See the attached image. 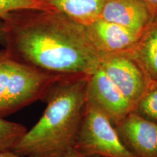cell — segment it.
Returning <instances> with one entry per match:
<instances>
[{
    "instance_id": "cell-1",
    "label": "cell",
    "mask_w": 157,
    "mask_h": 157,
    "mask_svg": "<svg viewBox=\"0 0 157 157\" xmlns=\"http://www.w3.org/2000/svg\"><path fill=\"white\" fill-rule=\"evenodd\" d=\"M3 45L31 66L60 76L90 75L101 57L85 27L56 10H22L2 20Z\"/></svg>"
},
{
    "instance_id": "cell-2",
    "label": "cell",
    "mask_w": 157,
    "mask_h": 157,
    "mask_svg": "<svg viewBox=\"0 0 157 157\" xmlns=\"http://www.w3.org/2000/svg\"><path fill=\"white\" fill-rule=\"evenodd\" d=\"M66 76L51 86L46 107L37 122L21 137L13 151L34 157H66L74 148L85 109L88 76Z\"/></svg>"
},
{
    "instance_id": "cell-3",
    "label": "cell",
    "mask_w": 157,
    "mask_h": 157,
    "mask_svg": "<svg viewBox=\"0 0 157 157\" xmlns=\"http://www.w3.org/2000/svg\"><path fill=\"white\" fill-rule=\"evenodd\" d=\"M66 76L43 71L25 63L5 48L0 50V117L43 101L54 83Z\"/></svg>"
},
{
    "instance_id": "cell-4",
    "label": "cell",
    "mask_w": 157,
    "mask_h": 157,
    "mask_svg": "<svg viewBox=\"0 0 157 157\" xmlns=\"http://www.w3.org/2000/svg\"><path fill=\"white\" fill-rule=\"evenodd\" d=\"M74 149L92 157H135L121 142L112 122L86 105Z\"/></svg>"
},
{
    "instance_id": "cell-5",
    "label": "cell",
    "mask_w": 157,
    "mask_h": 157,
    "mask_svg": "<svg viewBox=\"0 0 157 157\" xmlns=\"http://www.w3.org/2000/svg\"><path fill=\"white\" fill-rule=\"evenodd\" d=\"M85 105L103 113L114 126L134 111L135 108L109 79L100 66L88 76Z\"/></svg>"
},
{
    "instance_id": "cell-6",
    "label": "cell",
    "mask_w": 157,
    "mask_h": 157,
    "mask_svg": "<svg viewBox=\"0 0 157 157\" xmlns=\"http://www.w3.org/2000/svg\"><path fill=\"white\" fill-rule=\"evenodd\" d=\"M99 66L122 95L136 106L151 81L131 55L122 52L103 56Z\"/></svg>"
},
{
    "instance_id": "cell-7",
    "label": "cell",
    "mask_w": 157,
    "mask_h": 157,
    "mask_svg": "<svg viewBox=\"0 0 157 157\" xmlns=\"http://www.w3.org/2000/svg\"><path fill=\"white\" fill-rule=\"evenodd\" d=\"M115 127L121 142L135 157H157V123L133 111Z\"/></svg>"
},
{
    "instance_id": "cell-8",
    "label": "cell",
    "mask_w": 157,
    "mask_h": 157,
    "mask_svg": "<svg viewBox=\"0 0 157 157\" xmlns=\"http://www.w3.org/2000/svg\"><path fill=\"white\" fill-rule=\"evenodd\" d=\"M84 27L90 42L101 58L108 55L129 52L140 36L121 25L101 18Z\"/></svg>"
},
{
    "instance_id": "cell-9",
    "label": "cell",
    "mask_w": 157,
    "mask_h": 157,
    "mask_svg": "<svg viewBox=\"0 0 157 157\" xmlns=\"http://www.w3.org/2000/svg\"><path fill=\"white\" fill-rule=\"evenodd\" d=\"M155 14L144 0H106L99 18L141 35Z\"/></svg>"
},
{
    "instance_id": "cell-10",
    "label": "cell",
    "mask_w": 157,
    "mask_h": 157,
    "mask_svg": "<svg viewBox=\"0 0 157 157\" xmlns=\"http://www.w3.org/2000/svg\"><path fill=\"white\" fill-rule=\"evenodd\" d=\"M151 82H157V14L128 52Z\"/></svg>"
},
{
    "instance_id": "cell-11",
    "label": "cell",
    "mask_w": 157,
    "mask_h": 157,
    "mask_svg": "<svg viewBox=\"0 0 157 157\" xmlns=\"http://www.w3.org/2000/svg\"><path fill=\"white\" fill-rule=\"evenodd\" d=\"M78 24L87 26L98 20L106 0H41Z\"/></svg>"
},
{
    "instance_id": "cell-12",
    "label": "cell",
    "mask_w": 157,
    "mask_h": 157,
    "mask_svg": "<svg viewBox=\"0 0 157 157\" xmlns=\"http://www.w3.org/2000/svg\"><path fill=\"white\" fill-rule=\"evenodd\" d=\"M27 128L21 124L0 117V150H13Z\"/></svg>"
},
{
    "instance_id": "cell-13",
    "label": "cell",
    "mask_w": 157,
    "mask_h": 157,
    "mask_svg": "<svg viewBox=\"0 0 157 157\" xmlns=\"http://www.w3.org/2000/svg\"><path fill=\"white\" fill-rule=\"evenodd\" d=\"M137 113L157 123V82H151L134 110Z\"/></svg>"
},
{
    "instance_id": "cell-14",
    "label": "cell",
    "mask_w": 157,
    "mask_h": 157,
    "mask_svg": "<svg viewBox=\"0 0 157 157\" xmlns=\"http://www.w3.org/2000/svg\"><path fill=\"white\" fill-rule=\"evenodd\" d=\"M52 9L41 0H0V20L2 21L10 13L22 10Z\"/></svg>"
},
{
    "instance_id": "cell-15",
    "label": "cell",
    "mask_w": 157,
    "mask_h": 157,
    "mask_svg": "<svg viewBox=\"0 0 157 157\" xmlns=\"http://www.w3.org/2000/svg\"><path fill=\"white\" fill-rule=\"evenodd\" d=\"M0 157H34L29 156H22L17 154L12 150H0Z\"/></svg>"
},
{
    "instance_id": "cell-16",
    "label": "cell",
    "mask_w": 157,
    "mask_h": 157,
    "mask_svg": "<svg viewBox=\"0 0 157 157\" xmlns=\"http://www.w3.org/2000/svg\"><path fill=\"white\" fill-rule=\"evenodd\" d=\"M66 157H92V156H86V155L82 154L81 153L77 151L74 148L73 150H72L67 155V156Z\"/></svg>"
},
{
    "instance_id": "cell-17",
    "label": "cell",
    "mask_w": 157,
    "mask_h": 157,
    "mask_svg": "<svg viewBox=\"0 0 157 157\" xmlns=\"http://www.w3.org/2000/svg\"><path fill=\"white\" fill-rule=\"evenodd\" d=\"M148 5L151 7V9L157 14V0H144Z\"/></svg>"
},
{
    "instance_id": "cell-18",
    "label": "cell",
    "mask_w": 157,
    "mask_h": 157,
    "mask_svg": "<svg viewBox=\"0 0 157 157\" xmlns=\"http://www.w3.org/2000/svg\"><path fill=\"white\" fill-rule=\"evenodd\" d=\"M4 39V25L2 20H0V42L3 44Z\"/></svg>"
}]
</instances>
